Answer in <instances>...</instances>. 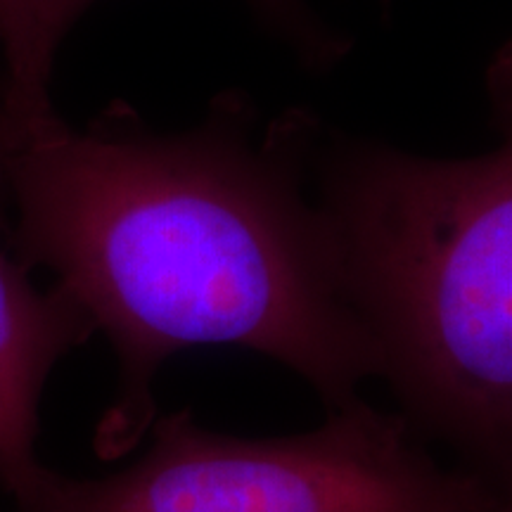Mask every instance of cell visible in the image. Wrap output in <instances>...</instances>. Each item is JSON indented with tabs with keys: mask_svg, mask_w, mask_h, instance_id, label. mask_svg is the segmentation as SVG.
Returning a JSON list of instances; mask_svg holds the SVG:
<instances>
[{
	"mask_svg": "<svg viewBox=\"0 0 512 512\" xmlns=\"http://www.w3.org/2000/svg\"><path fill=\"white\" fill-rule=\"evenodd\" d=\"M233 112L178 136L74 131L53 110L0 112V192L17 259L50 268L119 356L100 458L145 437L157 370L183 349L264 354L330 408L377 377L290 119L256 143Z\"/></svg>",
	"mask_w": 512,
	"mask_h": 512,
	"instance_id": "obj_1",
	"label": "cell"
},
{
	"mask_svg": "<svg viewBox=\"0 0 512 512\" xmlns=\"http://www.w3.org/2000/svg\"><path fill=\"white\" fill-rule=\"evenodd\" d=\"M498 143L425 157L292 114L344 297L415 427L512 479V38L484 72Z\"/></svg>",
	"mask_w": 512,
	"mask_h": 512,
	"instance_id": "obj_2",
	"label": "cell"
},
{
	"mask_svg": "<svg viewBox=\"0 0 512 512\" xmlns=\"http://www.w3.org/2000/svg\"><path fill=\"white\" fill-rule=\"evenodd\" d=\"M136 463L102 479L53 475L36 512H494L498 486L451 470L418 427L354 399L325 425L247 439L157 415Z\"/></svg>",
	"mask_w": 512,
	"mask_h": 512,
	"instance_id": "obj_3",
	"label": "cell"
},
{
	"mask_svg": "<svg viewBox=\"0 0 512 512\" xmlns=\"http://www.w3.org/2000/svg\"><path fill=\"white\" fill-rule=\"evenodd\" d=\"M93 332L67 292L36 290L29 268L0 245V486L19 512H36L55 475L36 453L43 387Z\"/></svg>",
	"mask_w": 512,
	"mask_h": 512,
	"instance_id": "obj_4",
	"label": "cell"
},
{
	"mask_svg": "<svg viewBox=\"0 0 512 512\" xmlns=\"http://www.w3.org/2000/svg\"><path fill=\"white\" fill-rule=\"evenodd\" d=\"M0 46L8 62V93L0 110L12 117L48 112L57 48L48 36L46 0H0Z\"/></svg>",
	"mask_w": 512,
	"mask_h": 512,
	"instance_id": "obj_5",
	"label": "cell"
},
{
	"mask_svg": "<svg viewBox=\"0 0 512 512\" xmlns=\"http://www.w3.org/2000/svg\"><path fill=\"white\" fill-rule=\"evenodd\" d=\"M93 0H46V27L50 43L57 48L64 31ZM306 60L330 64L344 55V41L318 22L306 0H249Z\"/></svg>",
	"mask_w": 512,
	"mask_h": 512,
	"instance_id": "obj_6",
	"label": "cell"
},
{
	"mask_svg": "<svg viewBox=\"0 0 512 512\" xmlns=\"http://www.w3.org/2000/svg\"><path fill=\"white\" fill-rule=\"evenodd\" d=\"M498 486V501L494 512H512V479L505 484H496Z\"/></svg>",
	"mask_w": 512,
	"mask_h": 512,
	"instance_id": "obj_7",
	"label": "cell"
}]
</instances>
